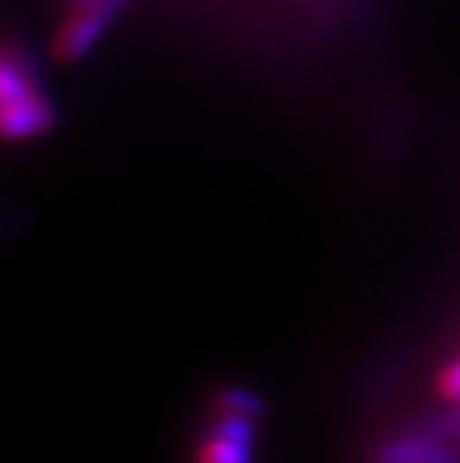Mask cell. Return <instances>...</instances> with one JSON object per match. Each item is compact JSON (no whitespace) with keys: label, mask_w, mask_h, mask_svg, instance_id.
<instances>
[{"label":"cell","mask_w":460,"mask_h":463,"mask_svg":"<svg viewBox=\"0 0 460 463\" xmlns=\"http://www.w3.org/2000/svg\"><path fill=\"white\" fill-rule=\"evenodd\" d=\"M122 4L125 0H89V4H75L78 6L75 14L61 25L56 36V45H53L56 56L61 61L80 59L100 39L106 25L122 9Z\"/></svg>","instance_id":"1"},{"label":"cell","mask_w":460,"mask_h":463,"mask_svg":"<svg viewBox=\"0 0 460 463\" xmlns=\"http://www.w3.org/2000/svg\"><path fill=\"white\" fill-rule=\"evenodd\" d=\"M53 119H56L53 106L33 92L31 98H23L12 106H4L0 125H4L6 139H31V137L45 134L53 125Z\"/></svg>","instance_id":"2"},{"label":"cell","mask_w":460,"mask_h":463,"mask_svg":"<svg viewBox=\"0 0 460 463\" xmlns=\"http://www.w3.org/2000/svg\"><path fill=\"white\" fill-rule=\"evenodd\" d=\"M455 460H457L455 452L419 436L391 441L380 447L378 458H374V463H455Z\"/></svg>","instance_id":"3"},{"label":"cell","mask_w":460,"mask_h":463,"mask_svg":"<svg viewBox=\"0 0 460 463\" xmlns=\"http://www.w3.org/2000/svg\"><path fill=\"white\" fill-rule=\"evenodd\" d=\"M33 92L36 90L31 78L25 75V70L6 56L4 64H0V106H12L23 98H31Z\"/></svg>","instance_id":"4"},{"label":"cell","mask_w":460,"mask_h":463,"mask_svg":"<svg viewBox=\"0 0 460 463\" xmlns=\"http://www.w3.org/2000/svg\"><path fill=\"white\" fill-rule=\"evenodd\" d=\"M249 460V444L225 439L220 433H211L202 447L197 463H247Z\"/></svg>","instance_id":"5"},{"label":"cell","mask_w":460,"mask_h":463,"mask_svg":"<svg viewBox=\"0 0 460 463\" xmlns=\"http://www.w3.org/2000/svg\"><path fill=\"white\" fill-rule=\"evenodd\" d=\"M220 408L225 413H241V416H253L256 419L264 411V402L247 389H228L220 397Z\"/></svg>","instance_id":"6"},{"label":"cell","mask_w":460,"mask_h":463,"mask_svg":"<svg viewBox=\"0 0 460 463\" xmlns=\"http://www.w3.org/2000/svg\"><path fill=\"white\" fill-rule=\"evenodd\" d=\"M438 392H441V397L449 400V402H457V400H460V358L452 361V364L441 372V377H438Z\"/></svg>","instance_id":"7"}]
</instances>
